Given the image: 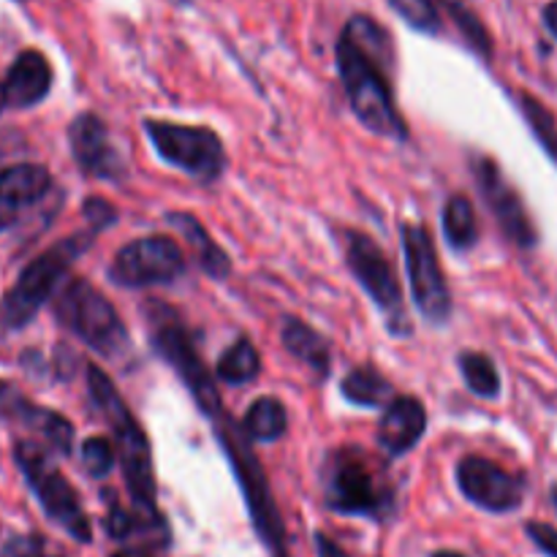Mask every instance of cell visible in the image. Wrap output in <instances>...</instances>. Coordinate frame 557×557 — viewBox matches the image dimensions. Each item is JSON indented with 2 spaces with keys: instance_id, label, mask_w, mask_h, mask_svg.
Returning a JSON list of instances; mask_svg holds the SVG:
<instances>
[{
  "instance_id": "16",
  "label": "cell",
  "mask_w": 557,
  "mask_h": 557,
  "mask_svg": "<svg viewBox=\"0 0 557 557\" xmlns=\"http://www.w3.org/2000/svg\"><path fill=\"white\" fill-rule=\"evenodd\" d=\"M52 190V174L41 163H14L0 169V234L22 221L33 205Z\"/></svg>"
},
{
  "instance_id": "6",
  "label": "cell",
  "mask_w": 557,
  "mask_h": 557,
  "mask_svg": "<svg viewBox=\"0 0 557 557\" xmlns=\"http://www.w3.org/2000/svg\"><path fill=\"white\" fill-rule=\"evenodd\" d=\"M147 315V332H150L152 348L158 351V357L180 375L188 392L194 395V400L199 403V408L205 411V417H210L212 422L223 417V403L221 395L215 389V381L212 373L201 362L199 351H196L194 341H190V332L185 330V324L180 321V315L174 313L169 305L152 299L145 308Z\"/></svg>"
},
{
  "instance_id": "1",
  "label": "cell",
  "mask_w": 557,
  "mask_h": 557,
  "mask_svg": "<svg viewBox=\"0 0 557 557\" xmlns=\"http://www.w3.org/2000/svg\"><path fill=\"white\" fill-rule=\"evenodd\" d=\"M87 389H90L92 403H96V408L114 433V446H117L120 466H123V476L125 484H128L136 515L150 522V525L166 528L156 506V476H152L150 441H147L145 430L136 422L134 413L128 411L112 379L96 364H87Z\"/></svg>"
},
{
  "instance_id": "26",
  "label": "cell",
  "mask_w": 557,
  "mask_h": 557,
  "mask_svg": "<svg viewBox=\"0 0 557 557\" xmlns=\"http://www.w3.org/2000/svg\"><path fill=\"white\" fill-rule=\"evenodd\" d=\"M460 373L466 379L468 389L479 397H498L500 392V375L495 370V362L487 354L468 351L460 357Z\"/></svg>"
},
{
  "instance_id": "5",
  "label": "cell",
  "mask_w": 557,
  "mask_h": 557,
  "mask_svg": "<svg viewBox=\"0 0 557 557\" xmlns=\"http://www.w3.org/2000/svg\"><path fill=\"white\" fill-rule=\"evenodd\" d=\"M54 319L87 348L107 359L123 357L131 346V337L114 305L82 277L65 281V286L54 294Z\"/></svg>"
},
{
  "instance_id": "30",
  "label": "cell",
  "mask_w": 557,
  "mask_h": 557,
  "mask_svg": "<svg viewBox=\"0 0 557 557\" xmlns=\"http://www.w3.org/2000/svg\"><path fill=\"white\" fill-rule=\"evenodd\" d=\"M528 539L536 544V549L547 557H557V528L547 522H528L525 525Z\"/></svg>"
},
{
  "instance_id": "17",
  "label": "cell",
  "mask_w": 557,
  "mask_h": 557,
  "mask_svg": "<svg viewBox=\"0 0 557 557\" xmlns=\"http://www.w3.org/2000/svg\"><path fill=\"white\" fill-rule=\"evenodd\" d=\"M54 82V71L49 65L47 54L38 49H22L14 63L5 71L3 87L5 107L9 109H33L49 96Z\"/></svg>"
},
{
  "instance_id": "29",
  "label": "cell",
  "mask_w": 557,
  "mask_h": 557,
  "mask_svg": "<svg viewBox=\"0 0 557 557\" xmlns=\"http://www.w3.org/2000/svg\"><path fill=\"white\" fill-rule=\"evenodd\" d=\"M0 557H44V539L38 533L9 536L0 547Z\"/></svg>"
},
{
  "instance_id": "37",
  "label": "cell",
  "mask_w": 557,
  "mask_h": 557,
  "mask_svg": "<svg viewBox=\"0 0 557 557\" xmlns=\"http://www.w3.org/2000/svg\"><path fill=\"white\" fill-rule=\"evenodd\" d=\"M3 109H9V107H5V98H3V87H0V112H3Z\"/></svg>"
},
{
  "instance_id": "22",
  "label": "cell",
  "mask_w": 557,
  "mask_h": 557,
  "mask_svg": "<svg viewBox=\"0 0 557 557\" xmlns=\"http://www.w3.org/2000/svg\"><path fill=\"white\" fill-rule=\"evenodd\" d=\"M286 428V408H283V403L275 400V397H259L243 419L245 438L259 441V444H272V441L283 438Z\"/></svg>"
},
{
  "instance_id": "19",
  "label": "cell",
  "mask_w": 557,
  "mask_h": 557,
  "mask_svg": "<svg viewBox=\"0 0 557 557\" xmlns=\"http://www.w3.org/2000/svg\"><path fill=\"white\" fill-rule=\"evenodd\" d=\"M166 221L188 239V245L194 248V259L196 264L201 267V272H207V275L215 277V281H223V277L232 275V259H228L226 250L207 234V228L201 226L199 218L190 215V212H172Z\"/></svg>"
},
{
  "instance_id": "7",
  "label": "cell",
  "mask_w": 557,
  "mask_h": 557,
  "mask_svg": "<svg viewBox=\"0 0 557 557\" xmlns=\"http://www.w3.org/2000/svg\"><path fill=\"white\" fill-rule=\"evenodd\" d=\"M14 462L22 471V476H25L30 493L36 495L44 515H47L54 525L63 528L74 542L90 544V520H87L85 509H82L79 495H76L74 484H71L69 479L60 473V468L54 466L47 446H41L38 441H16Z\"/></svg>"
},
{
  "instance_id": "4",
  "label": "cell",
  "mask_w": 557,
  "mask_h": 557,
  "mask_svg": "<svg viewBox=\"0 0 557 557\" xmlns=\"http://www.w3.org/2000/svg\"><path fill=\"white\" fill-rule=\"evenodd\" d=\"M96 234V228L71 234V237L60 239L52 248L44 250L41 256H36L30 264H25V270L20 272L16 283L9 288L3 305H0V324H3V330H25L36 319L38 310L65 286L63 281L69 277L71 267L90 248Z\"/></svg>"
},
{
  "instance_id": "14",
  "label": "cell",
  "mask_w": 557,
  "mask_h": 557,
  "mask_svg": "<svg viewBox=\"0 0 557 557\" xmlns=\"http://www.w3.org/2000/svg\"><path fill=\"white\" fill-rule=\"evenodd\" d=\"M0 419L33 433L54 455L65 457L74 449V424L63 413L33 403L9 381H0Z\"/></svg>"
},
{
  "instance_id": "15",
  "label": "cell",
  "mask_w": 557,
  "mask_h": 557,
  "mask_svg": "<svg viewBox=\"0 0 557 557\" xmlns=\"http://www.w3.org/2000/svg\"><path fill=\"white\" fill-rule=\"evenodd\" d=\"M69 145L82 174L96 180H120L125 174V158L109 139V131L98 114H79L69 125Z\"/></svg>"
},
{
  "instance_id": "35",
  "label": "cell",
  "mask_w": 557,
  "mask_h": 557,
  "mask_svg": "<svg viewBox=\"0 0 557 557\" xmlns=\"http://www.w3.org/2000/svg\"><path fill=\"white\" fill-rule=\"evenodd\" d=\"M433 557H466V555H460V553H451V549H441V553H435Z\"/></svg>"
},
{
  "instance_id": "33",
  "label": "cell",
  "mask_w": 557,
  "mask_h": 557,
  "mask_svg": "<svg viewBox=\"0 0 557 557\" xmlns=\"http://www.w3.org/2000/svg\"><path fill=\"white\" fill-rule=\"evenodd\" d=\"M544 25H547V30L557 38V0L544 5Z\"/></svg>"
},
{
  "instance_id": "31",
  "label": "cell",
  "mask_w": 557,
  "mask_h": 557,
  "mask_svg": "<svg viewBox=\"0 0 557 557\" xmlns=\"http://www.w3.org/2000/svg\"><path fill=\"white\" fill-rule=\"evenodd\" d=\"M85 218L90 221V228L101 232L103 226H112L114 223V207L107 205L103 199H90L85 201Z\"/></svg>"
},
{
  "instance_id": "20",
  "label": "cell",
  "mask_w": 557,
  "mask_h": 557,
  "mask_svg": "<svg viewBox=\"0 0 557 557\" xmlns=\"http://www.w3.org/2000/svg\"><path fill=\"white\" fill-rule=\"evenodd\" d=\"M281 341L286 346V351L292 357H297L302 364H308L319 379L330 375V343L313 326L299 319H286L281 326Z\"/></svg>"
},
{
  "instance_id": "12",
  "label": "cell",
  "mask_w": 557,
  "mask_h": 557,
  "mask_svg": "<svg viewBox=\"0 0 557 557\" xmlns=\"http://www.w3.org/2000/svg\"><path fill=\"white\" fill-rule=\"evenodd\" d=\"M473 166V180L479 183L482 190L484 205L490 207V212L498 221L500 232L511 239L520 248H536L539 243V228L533 223L531 212H528L525 201L517 194L515 185L504 177L498 163L487 156H476L471 161Z\"/></svg>"
},
{
  "instance_id": "10",
  "label": "cell",
  "mask_w": 557,
  "mask_h": 557,
  "mask_svg": "<svg viewBox=\"0 0 557 557\" xmlns=\"http://www.w3.org/2000/svg\"><path fill=\"white\" fill-rule=\"evenodd\" d=\"M400 234L417 310L424 315V321L444 326L451 315V294L446 286L444 270H441L438 253H435L433 237L422 223H403Z\"/></svg>"
},
{
  "instance_id": "25",
  "label": "cell",
  "mask_w": 557,
  "mask_h": 557,
  "mask_svg": "<svg viewBox=\"0 0 557 557\" xmlns=\"http://www.w3.org/2000/svg\"><path fill=\"white\" fill-rule=\"evenodd\" d=\"M395 14L419 33L441 36L446 27V3L444 0H389Z\"/></svg>"
},
{
  "instance_id": "11",
  "label": "cell",
  "mask_w": 557,
  "mask_h": 557,
  "mask_svg": "<svg viewBox=\"0 0 557 557\" xmlns=\"http://www.w3.org/2000/svg\"><path fill=\"white\" fill-rule=\"evenodd\" d=\"M183 272V248L172 237H141L117 250L109 264V281L123 288L166 286Z\"/></svg>"
},
{
  "instance_id": "34",
  "label": "cell",
  "mask_w": 557,
  "mask_h": 557,
  "mask_svg": "<svg viewBox=\"0 0 557 557\" xmlns=\"http://www.w3.org/2000/svg\"><path fill=\"white\" fill-rule=\"evenodd\" d=\"M112 557H150V555L141 553V549H123V553H114Z\"/></svg>"
},
{
  "instance_id": "9",
  "label": "cell",
  "mask_w": 557,
  "mask_h": 557,
  "mask_svg": "<svg viewBox=\"0 0 557 557\" xmlns=\"http://www.w3.org/2000/svg\"><path fill=\"white\" fill-rule=\"evenodd\" d=\"M145 134L169 166L183 169L196 180H215L226 166L221 136L205 125H183L169 120H145Z\"/></svg>"
},
{
  "instance_id": "24",
  "label": "cell",
  "mask_w": 557,
  "mask_h": 557,
  "mask_svg": "<svg viewBox=\"0 0 557 557\" xmlns=\"http://www.w3.org/2000/svg\"><path fill=\"white\" fill-rule=\"evenodd\" d=\"M444 234H446V243L457 250H468L476 245L479 239V223H476V210H473L471 199L462 194L449 196L444 207Z\"/></svg>"
},
{
  "instance_id": "23",
  "label": "cell",
  "mask_w": 557,
  "mask_h": 557,
  "mask_svg": "<svg viewBox=\"0 0 557 557\" xmlns=\"http://www.w3.org/2000/svg\"><path fill=\"white\" fill-rule=\"evenodd\" d=\"M261 373V357L248 337L234 341L226 351L221 354L215 364V375L228 386L250 384Z\"/></svg>"
},
{
  "instance_id": "32",
  "label": "cell",
  "mask_w": 557,
  "mask_h": 557,
  "mask_svg": "<svg viewBox=\"0 0 557 557\" xmlns=\"http://www.w3.org/2000/svg\"><path fill=\"white\" fill-rule=\"evenodd\" d=\"M315 553H319V557H348L330 536H324V533H315Z\"/></svg>"
},
{
  "instance_id": "18",
  "label": "cell",
  "mask_w": 557,
  "mask_h": 557,
  "mask_svg": "<svg viewBox=\"0 0 557 557\" xmlns=\"http://www.w3.org/2000/svg\"><path fill=\"white\" fill-rule=\"evenodd\" d=\"M428 430V411L417 397H395L379 422V446L386 457H403L422 441Z\"/></svg>"
},
{
  "instance_id": "36",
  "label": "cell",
  "mask_w": 557,
  "mask_h": 557,
  "mask_svg": "<svg viewBox=\"0 0 557 557\" xmlns=\"http://www.w3.org/2000/svg\"><path fill=\"white\" fill-rule=\"evenodd\" d=\"M549 498H553V506H555V511H557V484H553V493H549Z\"/></svg>"
},
{
  "instance_id": "27",
  "label": "cell",
  "mask_w": 557,
  "mask_h": 557,
  "mask_svg": "<svg viewBox=\"0 0 557 557\" xmlns=\"http://www.w3.org/2000/svg\"><path fill=\"white\" fill-rule=\"evenodd\" d=\"M520 107H522V117H525L528 128L531 134L536 136V141L542 145V150L547 152L553 161H557V123H555V114L544 107L539 98L528 96L522 92L520 96Z\"/></svg>"
},
{
  "instance_id": "28",
  "label": "cell",
  "mask_w": 557,
  "mask_h": 557,
  "mask_svg": "<svg viewBox=\"0 0 557 557\" xmlns=\"http://www.w3.org/2000/svg\"><path fill=\"white\" fill-rule=\"evenodd\" d=\"M114 460H117V451H114L112 441H107L103 435H96V438H87L82 444V466L90 473L92 479H103L112 473Z\"/></svg>"
},
{
  "instance_id": "21",
  "label": "cell",
  "mask_w": 557,
  "mask_h": 557,
  "mask_svg": "<svg viewBox=\"0 0 557 557\" xmlns=\"http://www.w3.org/2000/svg\"><path fill=\"white\" fill-rule=\"evenodd\" d=\"M343 397L359 408H386L395 400V389L375 368H357L343 379Z\"/></svg>"
},
{
  "instance_id": "13",
  "label": "cell",
  "mask_w": 557,
  "mask_h": 557,
  "mask_svg": "<svg viewBox=\"0 0 557 557\" xmlns=\"http://www.w3.org/2000/svg\"><path fill=\"white\" fill-rule=\"evenodd\" d=\"M457 487L490 515H509L525 500V482L487 457L468 455L457 462Z\"/></svg>"
},
{
  "instance_id": "8",
  "label": "cell",
  "mask_w": 557,
  "mask_h": 557,
  "mask_svg": "<svg viewBox=\"0 0 557 557\" xmlns=\"http://www.w3.org/2000/svg\"><path fill=\"white\" fill-rule=\"evenodd\" d=\"M343 253H346V264L351 270V275L359 281V286L368 292L375 308L386 315V326H389L392 335H411L406 302H403V286L397 281L395 267L386 259L384 250L368 234L348 228L343 234Z\"/></svg>"
},
{
  "instance_id": "3",
  "label": "cell",
  "mask_w": 557,
  "mask_h": 557,
  "mask_svg": "<svg viewBox=\"0 0 557 557\" xmlns=\"http://www.w3.org/2000/svg\"><path fill=\"white\" fill-rule=\"evenodd\" d=\"M324 504L337 515L386 520L395 509V490L379 462L357 446L337 449L326 457Z\"/></svg>"
},
{
  "instance_id": "2",
  "label": "cell",
  "mask_w": 557,
  "mask_h": 557,
  "mask_svg": "<svg viewBox=\"0 0 557 557\" xmlns=\"http://www.w3.org/2000/svg\"><path fill=\"white\" fill-rule=\"evenodd\" d=\"M335 60L343 87H346L348 103H351V112L357 114L359 123L379 136L406 141V120L400 117V112L395 107V98H392L389 79H386V65L379 63L373 54L364 52L346 33H341Z\"/></svg>"
}]
</instances>
